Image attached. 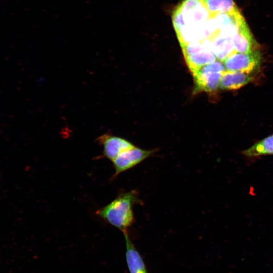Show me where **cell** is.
I'll return each instance as SVG.
<instances>
[{
    "label": "cell",
    "instance_id": "11",
    "mask_svg": "<svg viewBox=\"0 0 273 273\" xmlns=\"http://www.w3.org/2000/svg\"><path fill=\"white\" fill-rule=\"evenodd\" d=\"M126 243V259L130 273H147L143 258L129 239L127 231L123 233Z\"/></svg>",
    "mask_w": 273,
    "mask_h": 273
},
{
    "label": "cell",
    "instance_id": "12",
    "mask_svg": "<svg viewBox=\"0 0 273 273\" xmlns=\"http://www.w3.org/2000/svg\"><path fill=\"white\" fill-rule=\"evenodd\" d=\"M242 153L249 157L273 155V134L256 142Z\"/></svg>",
    "mask_w": 273,
    "mask_h": 273
},
{
    "label": "cell",
    "instance_id": "2",
    "mask_svg": "<svg viewBox=\"0 0 273 273\" xmlns=\"http://www.w3.org/2000/svg\"><path fill=\"white\" fill-rule=\"evenodd\" d=\"M140 202L138 192L131 190L119 195L110 203L98 210L96 214L123 233L127 231L134 221L133 206Z\"/></svg>",
    "mask_w": 273,
    "mask_h": 273
},
{
    "label": "cell",
    "instance_id": "1",
    "mask_svg": "<svg viewBox=\"0 0 273 273\" xmlns=\"http://www.w3.org/2000/svg\"><path fill=\"white\" fill-rule=\"evenodd\" d=\"M210 14L204 0H183L172 16V23L180 46L208 38Z\"/></svg>",
    "mask_w": 273,
    "mask_h": 273
},
{
    "label": "cell",
    "instance_id": "9",
    "mask_svg": "<svg viewBox=\"0 0 273 273\" xmlns=\"http://www.w3.org/2000/svg\"><path fill=\"white\" fill-rule=\"evenodd\" d=\"M253 78L252 74L226 70L222 73L219 87L222 89H237L247 84Z\"/></svg>",
    "mask_w": 273,
    "mask_h": 273
},
{
    "label": "cell",
    "instance_id": "10",
    "mask_svg": "<svg viewBox=\"0 0 273 273\" xmlns=\"http://www.w3.org/2000/svg\"><path fill=\"white\" fill-rule=\"evenodd\" d=\"M208 39L212 45L213 51L218 60L223 61L235 52L233 38L218 34L211 35Z\"/></svg>",
    "mask_w": 273,
    "mask_h": 273
},
{
    "label": "cell",
    "instance_id": "7",
    "mask_svg": "<svg viewBox=\"0 0 273 273\" xmlns=\"http://www.w3.org/2000/svg\"><path fill=\"white\" fill-rule=\"evenodd\" d=\"M98 142L103 147V157L112 161L120 153L134 146L123 138L107 134L100 136Z\"/></svg>",
    "mask_w": 273,
    "mask_h": 273
},
{
    "label": "cell",
    "instance_id": "8",
    "mask_svg": "<svg viewBox=\"0 0 273 273\" xmlns=\"http://www.w3.org/2000/svg\"><path fill=\"white\" fill-rule=\"evenodd\" d=\"M233 41L237 52L247 53L258 50V44L245 20L239 26L238 31L233 37Z\"/></svg>",
    "mask_w": 273,
    "mask_h": 273
},
{
    "label": "cell",
    "instance_id": "6",
    "mask_svg": "<svg viewBox=\"0 0 273 273\" xmlns=\"http://www.w3.org/2000/svg\"><path fill=\"white\" fill-rule=\"evenodd\" d=\"M202 43L201 49L184 56L187 64L192 73L202 66L214 62L216 58L211 41L208 38H205L202 40Z\"/></svg>",
    "mask_w": 273,
    "mask_h": 273
},
{
    "label": "cell",
    "instance_id": "3",
    "mask_svg": "<svg viewBox=\"0 0 273 273\" xmlns=\"http://www.w3.org/2000/svg\"><path fill=\"white\" fill-rule=\"evenodd\" d=\"M225 70L224 64L218 60L205 65L193 73L196 92L216 90L219 87L222 73Z\"/></svg>",
    "mask_w": 273,
    "mask_h": 273
},
{
    "label": "cell",
    "instance_id": "13",
    "mask_svg": "<svg viewBox=\"0 0 273 273\" xmlns=\"http://www.w3.org/2000/svg\"><path fill=\"white\" fill-rule=\"evenodd\" d=\"M210 14V17L220 13H230L237 6L233 0H204Z\"/></svg>",
    "mask_w": 273,
    "mask_h": 273
},
{
    "label": "cell",
    "instance_id": "5",
    "mask_svg": "<svg viewBox=\"0 0 273 273\" xmlns=\"http://www.w3.org/2000/svg\"><path fill=\"white\" fill-rule=\"evenodd\" d=\"M155 151L143 150L135 146L123 151L112 161L115 170L113 178L135 166Z\"/></svg>",
    "mask_w": 273,
    "mask_h": 273
},
{
    "label": "cell",
    "instance_id": "4",
    "mask_svg": "<svg viewBox=\"0 0 273 273\" xmlns=\"http://www.w3.org/2000/svg\"><path fill=\"white\" fill-rule=\"evenodd\" d=\"M262 62V54L258 49L247 53L235 52L223 63L226 70L252 74L260 68Z\"/></svg>",
    "mask_w": 273,
    "mask_h": 273
}]
</instances>
